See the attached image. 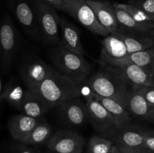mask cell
<instances>
[{
	"label": "cell",
	"mask_w": 154,
	"mask_h": 153,
	"mask_svg": "<svg viewBox=\"0 0 154 153\" xmlns=\"http://www.w3.org/2000/svg\"><path fill=\"white\" fill-rule=\"evenodd\" d=\"M100 58L120 60L129 56L127 46L117 34H111L102 40Z\"/></svg>",
	"instance_id": "ffe728a7"
},
{
	"label": "cell",
	"mask_w": 154,
	"mask_h": 153,
	"mask_svg": "<svg viewBox=\"0 0 154 153\" xmlns=\"http://www.w3.org/2000/svg\"><path fill=\"white\" fill-rule=\"evenodd\" d=\"M153 47H154V46H153Z\"/></svg>",
	"instance_id": "d590c367"
},
{
	"label": "cell",
	"mask_w": 154,
	"mask_h": 153,
	"mask_svg": "<svg viewBox=\"0 0 154 153\" xmlns=\"http://www.w3.org/2000/svg\"><path fill=\"white\" fill-rule=\"evenodd\" d=\"M115 7L122 9L126 13L129 14L132 18L139 22H154L153 20L144 12L140 10L139 8H136L135 6L132 5L130 4H123V3H114L113 4Z\"/></svg>",
	"instance_id": "4316f807"
},
{
	"label": "cell",
	"mask_w": 154,
	"mask_h": 153,
	"mask_svg": "<svg viewBox=\"0 0 154 153\" xmlns=\"http://www.w3.org/2000/svg\"><path fill=\"white\" fill-rule=\"evenodd\" d=\"M37 93L53 108L79 97L81 83L54 68L51 75L41 84Z\"/></svg>",
	"instance_id": "6da1fadb"
},
{
	"label": "cell",
	"mask_w": 154,
	"mask_h": 153,
	"mask_svg": "<svg viewBox=\"0 0 154 153\" xmlns=\"http://www.w3.org/2000/svg\"><path fill=\"white\" fill-rule=\"evenodd\" d=\"M145 131L139 126L129 124L117 128L111 140L120 148H143Z\"/></svg>",
	"instance_id": "5bb4252c"
},
{
	"label": "cell",
	"mask_w": 154,
	"mask_h": 153,
	"mask_svg": "<svg viewBox=\"0 0 154 153\" xmlns=\"http://www.w3.org/2000/svg\"><path fill=\"white\" fill-rule=\"evenodd\" d=\"M86 153H90V152H86Z\"/></svg>",
	"instance_id": "e575fe53"
},
{
	"label": "cell",
	"mask_w": 154,
	"mask_h": 153,
	"mask_svg": "<svg viewBox=\"0 0 154 153\" xmlns=\"http://www.w3.org/2000/svg\"><path fill=\"white\" fill-rule=\"evenodd\" d=\"M49 57L56 70L75 82L81 84L89 79L91 66L84 56L69 50L59 43L49 51Z\"/></svg>",
	"instance_id": "7a4b0ae2"
},
{
	"label": "cell",
	"mask_w": 154,
	"mask_h": 153,
	"mask_svg": "<svg viewBox=\"0 0 154 153\" xmlns=\"http://www.w3.org/2000/svg\"><path fill=\"white\" fill-rule=\"evenodd\" d=\"M1 62L3 71L8 72L19 48V33L10 16L7 14L2 20L0 28Z\"/></svg>",
	"instance_id": "ba28073f"
},
{
	"label": "cell",
	"mask_w": 154,
	"mask_h": 153,
	"mask_svg": "<svg viewBox=\"0 0 154 153\" xmlns=\"http://www.w3.org/2000/svg\"><path fill=\"white\" fill-rule=\"evenodd\" d=\"M14 14L25 32L32 38L42 39L40 26L35 12L26 0H11Z\"/></svg>",
	"instance_id": "8fae6325"
},
{
	"label": "cell",
	"mask_w": 154,
	"mask_h": 153,
	"mask_svg": "<svg viewBox=\"0 0 154 153\" xmlns=\"http://www.w3.org/2000/svg\"><path fill=\"white\" fill-rule=\"evenodd\" d=\"M102 68L124 79L130 86H154V75L150 70L133 64H107L100 62Z\"/></svg>",
	"instance_id": "9c48e42d"
},
{
	"label": "cell",
	"mask_w": 154,
	"mask_h": 153,
	"mask_svg": "<svg viewBox=\"0 0 154 153\" xmlns=\"http://www.w3.org/2000/svg\"><path fill=\"white\" fill-rule=\"evenodd\" d=\"M60 31L62 38L60 44L69 50L84 56L86 52L81 44L78 28L65 18H60Z\"/></svg>",
	"instance_id": "e0dca14e"
},
{
	"label": "cell",
	"mask_w": 154,
	"mask_h": 153,
	"mask_svg": "<svg viewBox=\"0 0 154 153\" xmlns=\"http://www.w3.org/2000/svg\"><path fill=\"white\" fill-rule=\"evenodd\" d=\"M64 2V12L67 13L87 29L97 35L107 37L110 33L99 23L93 9L86 0H63Z\"/></svg>",
	"instance_id": "52a82bcc"
},
{
	"label": "cell",
	"mask_w": 154,
	"mask_h": 153,
	"mask_svg": "<svg viewBox=\"0 0 154 153\" xmlns=\"http://www.w3.org/2000/svg\"><path fill=\"white\" fill-rule=\"evenodd\" d=\"M126 109L137 119L154 122V108L147 101L138 87H129L126 96Z\"/></svg>",
	"instance_id": "7c38bea8"
},
{
	"label": "cell",
	"mask_w": 154,
	"mask_h": 153,
	"mask_svg": "<svg viewBox=\"0 0 154 153\" xmlns=\"http://www.w3.org/2000/svg\"><path fill=\"white\" fill-rule=\"evenodd\" d=\"M90 93L112 115L115 120L117 128L131 124V122L132 120V115L120 103L116 101L114 99L102 97V96L94 94L91 91H90Z\"/></svg>",
	"instance_id": "44dd1931"
},
{
	"label": "cell",
	"mask_w": 154,
	"mask_h": 153,
	"mask_svg": "<svg viewBox=\"0 0 154 153\" xmlns=\"http://www.w3.org/2000/svg\"><path fill=\"white\" fill-rule=\"evenodd\" d=\"M44 1L46 2L47 3L51 4V6L55 8L56 9H58V10L64 11L65 6L63 0H44Z\"/></svg>",
	"instance_id": "4dcf8cb0"
},
{
	"label": "cell",
	"mask_w": 154,
	"mask_h": 153,
	"mask_svg": "<svg viewBox=\"0 0 154 153\" xmlns=\"http://www.w3.org/2000/svg\"><path fill=\"white\" fill-rule=\"evenodd\" d=\"M87 81L92 92L114 99L126 108V96L130 86L124 79L102 68V70Z\"/></svg>",
	"instance_id": "3957f363"
},
{
	"label": "cell",
	"mask_w": 154,
	"mask_h": 153,
	"mask_svg": "<svg viewBox=\"0 0 154 153\" xmlns=\"http://www.w3.org/2000/svg\"><path fill=\"white\" fill-rule=\"evenodd\" d=\"M16 153H34L30 148H27L26 146H24L23 145L18 146L17 147Z\"/></svg>",
	"instance_id": "d6a6232c"
},
{
	"label": "cell",
	"mask_w": 154,
	"mask_h": 153,
	"mask_svg": "<svg viewBox=\"0 0 154 153\" xmlns=\"http://www.w3.org/2000/svg\"><path fill=\"white\" fill-rule=\"evenodd\" d=\"M100 62L107 64H133L141 66L150 70L154 75V47L140 51V52L129 53V56L123 59L115 60L110 58H100Z\"/></svg>",
	"instance_id": "d6986e66"
},
{
	"label": "cell",
	"mask_w": 154,
	"mask_h": 153,
	"mask_svg": "<svg viewBox=\"0 0 154 153\" xmlns=\"http://www.w3.org/2000/svg\"><path fill=\"white\" fill-rule=\"evenodd\" d=\"M40 26L42 39L46 44L57 45L60 42V17L56 8L44 0H32Z\"/></svg>",
	"instance_id": "277c9868"
},
{
	"label": "cell",
	"mask_w": 154,
	"mask_h": 153,
	"mask_svg": "<svg viewBox=\"0 0 154 153\" xmlns=\"http://www.w3.org/2000/svg\"><path fill=\"white\" fill-rule=\"evenodd\" d=\"M51 125L46 121L42 119L20 142L26 145H39L45 143L51 138Z\"/></svg>",
	"instance_id": "d4e9b609"
},
{
	"label": "cell",
	"mask_w": 154,
	"mask_h": 153,
	"mask_svg": "<svg viewBox=\"0 0 154 153\" xmlns=\"http://www.w3.org/2000/svg\"><path fill=\"white\" fill-rule=\"evenodd\" d=\"M93 9L99 23L110 34H116L119 31V22L114 6L109 3L97 0H86Z\"/></svg>",
	"instance_id": "9a60e30c"
},
{
	"label": "cell",
	"mask_w": 154,
	"mask_h": 153,
	"mask_svg": "<svg viewBox=\"0 0 154 153\" xmlns=\"http://www.w3.org/2000/svg\"><path fill=\"white\" fill-rule=\"evenodd\" d=\"M144 148L154 152V130H147L145 131Z\"/></svg>",
	"instance_id": "f546056e"
},
{
	"label": "cell",
	"mask_w": 154,
	"mask_h": 153,
	"mask_svg": "<svg viewBox=\"0 0 154 153\" xmlns=\"http://www.w3.org/2000/svg\"><path fill=\"white\" fill-rule=\"evenodd\" d=\"M124 41L127 46L129 53L147 50L154 46V38L153 36H136L118 32L116 33Z\"/></svg>",
	"instance_id": "cb8c5ba5"
},
{
	"label": "cell",
	"mask_w": 154,
	"mask_h": 153,
	"mask_svg": "<svg viewBox=\"0 0 154 153\" xmlns=\"http://www.w3.org/2000/svg\"><path fill=\"white\" fill-rule=\"evenodd\" d=\"M89 122L96 132L104 137L112 139L117 130L115 120L111 113L90 93L86 97Z\"/></svg>",
	"instance_id": "8992f818"
},
{
	"label": "cell",
	"mask_w": 154,
	"mask_h": 153,
	"mask_svg": "<svg viewBox=\"0 0 154 153\" xmlns=\"http://www.w3.org/2000/svg\"><path fill=\"white\" fill-rule=\"evenodd\" d=\"M26 92L27 88H23L19 83L9 82L4 86L2 80H1L0 98L2 100L7 101L18 110L25 98Z\"/></svg>",
	"instance_id": "7402d4cb"
},
{
	"label": "cell",
	"mask_w": 154,
	"mask_h": 153,
	"mask_svg": "<svg viewBox=\"0 0 154 153\" xmlns=\"http://www.w3.org/2000/svg\"><path fill=\"white\" fill-rule=\"evenodd\" d=\"M128 4L139 8L154 21V0H129Z\"/></svg>",
	"instance_id": "83f0119b"
},
{
	"label": "cell",
	"mask_w": 154,
	"mask_h": 153,
	"mask_svg": "<svg viewBox=\"0 0 154 153\" xmlns=\"http://www.w3.org/2000/svg\"><path fill=\"white\" fill-rule=\"evenodd\" d=\"M114 144L111 139L101 135H93L89 140L87 152L90 153H108Z\"/></svg>",
	"instance_id": "484cf974"
},
{
	"label": "cell",
	"mask_w": 154,
	"mask_h": 153,
	"mask_svg": "<svg viewBox=\"0 0 154 153\" xmlns=\"http://www.w3.org/2000/svg\"><path fill=\"white\" fill-rule=\"evenodd\" d=\"M114 6V5H113ZM120 25L131 31L139 33H151L154 30V22H139L122 9L114 6Z\"/></svg>",
	"instance_id": "603a6c76"
},
{
	"label": "cell",
	"mask_w": 154,
	"mask_h": 153,
	"mask_svg": "<svg viewBox=\"0 0 154 153\" xmlns=\"http://www.w3.org/2000/svg\"><path fill=\"white\" fill-rule=\"evenodd\" d=\"M51 109V106L37 92L27 88L26 94L19 110L29 116L42 118Z\"/></svg>",
	"instance_id": "ac0fdd59"
},
{
	"label": "cell",
	"mask_w": 154,
	"mask_h": 153,
	"mask_svg": "<svg viewBox=\"0 0 154 153\" xmlns=\"http://www.w3.org/2000/svg\"><path fill=\"white\" fill-rule=\"evenodd\" d=\"M123 153H154L153 152L149 151L146 148H134V149H126V148H120Z\"/></svg>",
	"instance_id": "1f68e13d"
},
{
	"label": "cell",
	"mask_w": 154,
	"mask_h": 153,
	"mask_svg": "<svg viewBox=\"0 0 154 153\" xmlns=\"http://www.w3.org/2000/svg\"><path fill=\"white\" fill-rule=\"evenodd\" d=\"M42 120V118H33L23 113L13 116L8 122L11 136L20 142Z\"/></svg>",
	"instance_id": "2e32d148"
},
{
	"label": "cell",
	"mask_w": 154,
	"mask_h": 153,
	"mask_svg": "<svg viewBox=\"0 0 154 153\" xmlns=\"http://www.w3.org/2000/svg\"><path fill=\"white\" fill-rule=\"evenodd\" d=\"M147 101L154 108V86L138 87Z\"/></svg>",
	"instance_id": "f1b7e54d"
},
{
	"label": "cell",
	"mask_w": 154,
	"mask_h": 153,
	"mask_svg": "<svg viewBox=\"0 0 154 153\" xmlns=\"http://www.w3.org/2000/svg\"><path fill=\"white\" fill-rule=\"evenodd\" d=\"M53 68L36 56H28L20 64L18 73L26 88L37 92L41 84L51 75Z\"/></svg>",
	"instance_id": "5b68a950"
},
{
	"label": "cell",
	"mask_w": 154,
	"mask_h": 153,
	"mask_svg": "<svg viewBox=\"0 0 154 153\" xmlns=\"http://www.w3.org/2000/svg\"><path fill=\"white\" fill-rule=\"evenodd\" d=\"M46 144L49 149L57 153H81L85 140L73 130H60L51 136Z\"/></svg>",
	"instance_id": "30bf717a"
},
{
	"label": "cell",
	"mask_w": 154,
	"mask_h": 153,
	"mask_svg": "<svg viewBox=\"0 0 154 153\" xmlns=\"http://www.w3.org/2000/svg\"><path fill=\"white\" fill-rule=\"evenodd\" d=\"M108 153H123L122 150L120 149V147L118 146H117L116 144H114L112 146V148H111Z\"/></svg>",
	"instance_id": "836d02e7"
},
{
	"label": "cell",
	"mask_w": 154,
	"mask_h": 153,
	"mask_svg": "<svg viewBox=\"0 0 154 153\" xmlns=\"http://www.w3.org/2000/svg\"><path fill=\"white\" fill-rule=\"evenodd\" d=\"M58 107L62 120L70 127H81L89 121L86 104L79 97L65 102Z\"/></svg>",
	"instance_id": "4fadbf2b"
}]
</instances>
